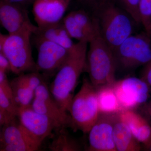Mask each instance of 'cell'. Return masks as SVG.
Masks as SVG:
<instances>
[{
	"label": "cell",
	"instance_id": "obj_8",
	"mask_svg": "<svg viewBox=\"0 0 151 151\" xmlns=\"http://www.w3.org/2000/svg\"><path fill=\"white\" fill-rule=\"evenodd\" d=\"M17 118L2 126L0 151H36L41 145L20 124Z\"/></svg>",
	"mask_w": 151,
	"mask_h": 151
},
{
	"label": "cell",
	"instance_id": "obj_17",
	"mask_svg": "<svg viewBox=\"0 0 151 151\" xmlns=\"http://www.w3.org/2000/svg\"><path fill=\"white\" fill-rule=\"evenodd\" d=\"M33 34L52 42L68 50L75 44L65 29L62 20L46 26L38 27L36 32Z\"/></svg>",
	"mask_w": 151,
	"mask_h": 151
},
{
	"label": "cell",
	"instance_id": "obj_22",
	"mask_svg": "<svg viewBox=\"0 0 151 151\" xmlns=\"http://www.w3.org/2000/svg\"><path fill=\"white\" fill-rule=\"evenodd\" d=\"M62 21L70 37L78 41H86L89 42L97 35H94L81 28L76 22L71 12L64 17Z\"/></svg>",
	"mask_w": 151,
	"mask_h": 151
},
{
	"label": "cell",
	"instance_id": "obj_12",
	"mask_svg": "<svg viewBox=\"0 0 151 151\" xmlns=\"http://www.w3.org/2000/svg\"><path fill=\"white\" fill-rule=\"evenodd\" d=\"M116 114L100 113L97 121L88 133V150L117 151L113 135Z\"/></svg>",
	"mask_w": 151,
	"mask_h": 151
},
{
	"label": "cell",
	"instance_id": "obj_19",
	"mask_svg": "<svg viewBox=\"0 0 151 151\" xmlns=\"http://www.w3.org/2000/svg\"><path fill=\"white\" fill-rule=\"evenodd\" d=\"M97 90L100 113L115 114L123 111L113 85L101 86Z\"/></svg>",
	"mask_w": 151,
	"mask_h": 151
},
{
	"label": "cell",
	"instance_id": "obj_21",
	"mask_svg": "<svg viewBox=\"0 0 151 151\" xmlns=\"http://www.w3.org/2000/svg\"><path fill=\"white\" fill-rule=\"evenodd\" d=\"M56 134L53 138L48 147L53 151H80V146L75 139L68 135L65 128L57 130Z\"/></svg>",
	"mask_w": 151,
	"mask_h": 151
},
{
	"label": "cell",
	"instance_id": "obj_14",
	"mask_svg": "<svg viewBox=\"0 0 151 151\" xmlns=\"http://www.w3.org/2000/svg\"><path fill=\"white\" fill-rule=\"evenodd\" d=\"M70 0H35L32 13L38 27L61 21Z\"/></svg>",
	"mask_w": 151,
	"mask_h": 151
},
{
	"label": "cell",
	"instance_id": "obj_6",
	"mask_svg": "<svg viewBox=\"0 0 151 151\" xmlns=\"http://www.w3.org/2000/svg\"><path fill=\"white\" fill-rule=\"evenodd\" d=\"M117 69L129 71L151 61V38L146 32L130 36L113 50Z\"/></svg>",
	"mask_w": 151,
	"mask_h": 151
},
{
	"label": "cell",
	"instance_id": "obj_7",
	"mask_svg": "<svg viewBox=\"0 0 151 151\" xmlns=\"http://www.w3.org/2000/svg\"><path fill=\"white\" fill-rule=\"evenodd\" d=\"M33 35L37 50V70L47 77L55 75L67 59L70 50L39 36Z\"/></svg>",
	"mask_w": 151,
	"mask_h": 151
},
{
	"label": "cell",
	"instance_id": "obj_5",
	"mask_svg": "<svg viewBox=\"0 0 151 151\" xmlns=\"http://www.w3.org/2000/svg\"><path fill=\"white\" fill-rule=\"evenodd\" d=\"M37 29H26L8 34L4 43L0 46V52L7 58L11 63L12 72L16 75L37 71L31 45V37Z\"/></svg>",
	"mask_w": 151,
	"mask_h": 151
},
{
	"label": "cell",
	"instance_id": "obj_2",
	"mask_svg": "<svg viewBox=\"0 0 151 151\" xmlns=\"http://www.w3.org/2000/svg\"><path fill=\"white\" fill-rule=\"evenodd\" d=\"M98 21L100 35L112 50L134 34L137 23L123 8L113 1L92 14Z\"/></svg>",
	"mask_w": 151,
	"mask_h": 151
},
{
	"label": "cell",
	"instance_id": "obj_23",
	"mask_svg": "<svg viewBox=\"0 0 151 151\" xmlns=\"http://www.w3.org/2000/svg\"><path fill=\"white\" fill-rule=\"evenodd\" d=\"M139 13L140 23L149 35L151 28V0H140Z\"/></svg>",
	"mask_w": 151,
	"mask_h": 151
},
{
	"label": "cell",
	"instance_id": "obj_29",
	"mask_svg": "<svg viewBox=\"0 0 151 151\" xmlns=\"http://www.w3.org/2000/svg\"><path fill=\"white\" fill-rule=\"evenodd\" d=\"M4 1L8 2L21 6L27 8L28 6L33 3L35 0H4Z\"/></svg>",
	"mask_w": 151,
	"mask_h": 151
},
{
	"label": "cell",
	"instance_id": "obj_15",
	"mask_svg": "<svg viewBox=\"0 0 151 151\" xmlns=\"http://www.w3.org/2000/svg\"><path fill=\"white\" fill-rule=\"evenodd\" d=\"M119 115L139 142L145 144L148 141L151 137V127L143 116L134 110H123Z\"/></svg>",
	"mask_w": 151,
	"mask_h": 151
},
{
	"label": "cell",
	"instance_id": "obj_13",
	"mask_svg": "<svg viewBox=\"0 0 151 151\" xmlns=\"http://www.w3.org/2000/svg\"><path fill=\"white\" fill-rule=\"evenodd\" d=\"M0 22L9 34L26 29L38 28L31 22L26 8L4 0H0Z\"/></svg>",
	"mask_w": 151,
	"mask_h": 151
},
{
	"label": "cell",
	"instance_id": "obj_24",
	"mask_svg": "<svg viewBox=\"0 0 151 151\" xmlns=\"http://www.w3.org/2000/svg\"><path fill=\"white\" fill-rule=\"evenodd\" d=\"M22 75L27 84L34 92L40 85L45 81V78L47 77L38 71L22 73Z\"/></svg>",
	"mask_w": 151,
	"mask_h": 151
},
{
	"label": "cell",
	"instance_id": "obj_3",
	"mask_svg": "<svg viewBox=\"0 0 151 151\" xmlns=\"http://www.w3.org/2000/svg\"><path fill=\"white\" fill-rule=\"evenodd\" d=\"M86 69L89 80L97 89L113 85L116 81L117 66L113 50L98 34L89 42Z\"/></svg>",
	"mask_w": 151,
	"mask_h": 151
},
{
	"label": "cell",
	"instance_id": "obj_1",
	"mask_svg": "<svg viewBox=\"0 0 151 151\" xmlns=\"http://www.w3.org/2000/svg\"><path fill=\"white\" fill-rule=\"evenodd\" d=\"M88 44L86 41L74 44L50 86L52 96L66 112L69 111L78 78L86 69Z\"/></svg>",
	"mask_w": 151,
	"mask_h": 151
},
{
	"label": "cell",
	"instance_id": "obj_20",
	"mask_svg": "<svg viewBox=\"0 0 151 151\" xmlns=\"http://www.w3.org/2000/svg\"><path fill=\"white\" fill-rule=\"evenodd\" d=\"M10 84L14 100L18 109L31 105L34 98L35 92L27 84L22 74L13 78Z\"/></svg>",
	"mask_w": 151,
	"mask_h": 151
},
{
	"label": "cell",
	"instance_id": "obj_28",
	"mask_svg": "<svg viewBox=\"0 0 151 151\" xmlns=\"http://www.w3.org/2000/svg\"><path fill=\"white\" fill-rule=\"evenodd\" d=\"M141 78L145 81L150 88H151V61L145 65Z\"/></svg>",
	"mask_w": 151,
	"mask_h": 151
},
{
	"label": "cell",
	"instance_id": "obj_30",
	"mask_svg": "<svg viewBox=\"0 0 151 151\" xmlns=\"http://www.w3.org/2000/svg\"><path fill=\"white\" fill-rule=\"evenodd\" d=\"M144 145H145V147L147 150L151 151V137L148 141Z\"/></svg>",
	"mask_w": 151,
	"mask_h": 151
},
{
	"label": "cell",
	"instance_id": "obj_11",
	"mask_svg": "<svg viewBox=\"0 0 151 151\" xmlns=\"http://www.w3.org/2000/svg\"><path fill=\"white\" fill-rule=\"evenodd\" d=\"M32 108L38 113L48 116L60 128H72L70 115L63 111L52 96L46 81L36 89L31 104Z\"/></svg>",
	"mask_w": 151,
	"mask_h": 151
},
{
	"label": "cell",
	"instance_id": "obj_27",
	"mask_svg": "<svg viewBox=\"0 0 151 151\" xmlns=\"http://www.w3.org/2000/svg\"><path fill=\"white\" fill-rule=\"evenodd\" d=\"M0 70L7 73L12 72V67L9 60L3 53L0 52Z\"/></svg>",
	"mask_w": 151,
	"mask_h": 151
},
{
	"label": "cell",
	"instance_id": "obj_10",
	"mask_svg": "<svg viewBox=\"0 0 151 151\" xmlns=\"http://www.w3.org/2000/svg\"><path fill=\"white\" fill-rule=\"evenodd\" d=\"M17 118L22 126L41 145L52 135L53 130L62 128L48 116L37 112L31 105L19 108Z\"/></svg>",
	"mask_w": 151,
	"mask_h": 151
},
{
	"label": "cell",
	"instance_id": "obj_16",
	"mask_svg": "<svg viewBox=\"0 0 151 151\" xmlns=\"http://www.w3.org/2000/svg\"><path fill=\"white\" fill-rule=\"evenodd\" d=\"M119 113L116 114L113 131V139L117 151L140 150V142L133 136L127 124L120 119Z\"/></svg>",
	"mask_w": 151,
	"mask_h": 151
},
{
	"label": "cell",
	"instance_id": "obj_9",
	"mask_svg": "<svg viewBox=\"0 0 151 151\" xmlns=\"http://www.w3.org/2000/svg\"><path fill=\"white\" fill-rule=\"evenodd\" d=\"M113 86L123 110H134L148 99L150 87L141 78L129 77L116 80Z\"/></svg>",
	"mask_w": 151,
	"mask_h": 151
},
{
	"label": "cell",
	"instance_id": "obj_26",
	"mask_svg": "<svg viewBox=\"0 0 151 151\" xmlns=\"http://www.w3.org/2000/svg\"><path fill=\"white\" fill-rule=\"evenodd\" d=\"M85 8L93 14L105 5L116 0H77Z\"/></svg>",
	"mask_w": 151,
	"mask_h": 151
},
{
	"label": "cell",
	"instance_id": "obj_18",
	"mask_svg": "<svg viewBox=\"0 0 151 151\" xmlns=\"http://www.w3.org/2000/svg\"><path fill=\"white\" fill-rule=\"evenodd\" d=\"M18 108L15 102L10 82L0 84V124L3 126L17 118Z\"/></svg>",
	"mask_w": 151,
	"mask_h": 151
},
{
	"label": "cell",
	"instance_id": "obj_25",
	"mask_svg": "<svg viewBox=\"0 0 151 151\" xmlns=\"http://www.w3.org/2000/svg\"><path fill=\"white\" fill-rule=\"evenodd\" d=\"M137 23H140L139 13L140 0H116Z\"/></svg>",
	"mask_w": 151,
	"mask_h": 151
},
{
	"label": "cell",
	"instance_id": "obj_4",
	"mask_svg": "<svg viewBox=\"0 0 151 151\" xmlns=\"http://www.w3.org/2000/svg\"><path fill=\"white\" fill-rule=\"evenodd\" d=\"M68 112L73 130L88 134L99 117L97 90L90 80L83 79L81 88L73 96Z\"/></svg>",
	"mask_w": 151,
	"mask_h": 151
},
{
	"label": "cell",
	"instance_id": "obj_31",
	"mask_svg": "<svg viewBox=\"0 0 151 151\" xmlns=\"http://www.w3.org/2000/svg\"><path fill=\"white\" fill-rule=\"evenodd\" d=\"M149 36L150 37H151V28L150 30V33H149Z\"/></svg>",
	"mask_w": 151,
	"mask_h": 151
}]
</instances>
